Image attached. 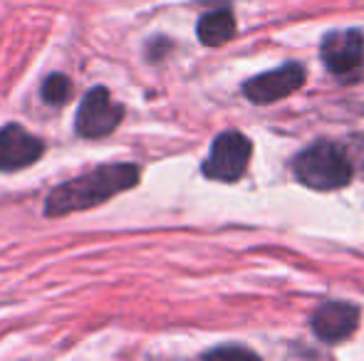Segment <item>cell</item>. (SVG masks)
I'll return each mask as SVG.
<instances>
[{
	"mask_svg": "<svg viewBox=\"0 0 364 361\" xmlns=\"http://www.w3.org/2000/svg\"><path fill=\"white\" fill-rule=\"evenodd\" d=\"M43 141L20 124H5L0 129V171L5 174L28 169L43 156Z\"/></svg>",
	"mask_w": 364,
	"mask_h": 361,
	"instance_id": "6",
	"label": "cell"
},
{
	"mask_svg": "<svg viewBox=\"0 0 364 361\" xmlns=\"http://www.w3.org/2000/svg\"><path fill=\"white\" fill-rule=\"evenodd\" d=\"M320 55L327 70L335 74H347L357 70L364 60V33L357 28L335 30L322 40Z\"/></svg>",
	"mask_w": 364,
	"mask_h": 361,
	"instance_id": "7",
	"label": "cell"
},
{
	"mask_svg": "<svg viewBox=\"0 0 364 361\" xmlns=\"http://www.w3.org/2000/svg\"><path fill=\"white\" fill-rule=\"evenodd\" d=\"M233 354H238V357H250V352H245V349H240V347H233V349H216V352H211L208 357H233Z\"/></svg>",
	"mask_w": 364,
	"mask_h": 361,
	"instance_id": "11",
	"label": "cell"
},
{
	"mask_svg": "<svg viewBox=\"0 0 364 361\" xmlns=\"http://www.w3.org/2000/svg\"><path fill=\"white\" fill-rule=\"evenodd\" d=\"M250 154H253V146L238 131H223L213 139L211 154L203 161V176L213 181L233 183L248 169Z\"/></svg>",
	"mask_w": 364,
	"mask_h": 361,
	"instance_id": "3",
	"label": "cell"
},
{
	"mask_svg": "<svg viewBox=\"0 0 364 361\" xmlns=\"http://www.w3.org/2000/svg\"><path fill=\"white\" fill-rule=\"evenodd\" d=\"M196 35L203 45H208V48H218V45L228 43V40L235 35L233 13L225 10V8H220V10H213V13L203 15V18L198 20Z\"/></svg>",
	"mask_w": 364,
	"mask_h": 361,
	"instance_id": "9",
	"label": "cell"
},
{
	"mask_svg": "<svg viewBox=\"0 0 364 361\" xmlns=\"http://www.w3.org/2000/svg\"><path fill=\"white\" fill-rule=\"evenodd\" d=\"M70 91H73V82L65 74H50L43 84V99L48 104H65L70 99Z\"/></svg>",
	"mask_w": 364,
	"mask_h": 361,
	"instance_id": "10",
	"label": "cell"
},
{
	"mask_svg": "<svg viewBox=\"0 0 364 361\" xmlns=\"http://www.w3.org/2000/svg\"><path fill=\"white\" fill-rule=\"evenodd\" d=\"M305 67L297 62H288L278 70H270L265 74L248 79L243 84V94L248 96L253 104H273V101L290 96L292 91H297L305 84Z\"/></svg>",
	"mask_w": 364,
	"mask_h": 361,
	"instance_id": "5",
	"label": "cell"
},
{
	"mask_svg": "<svg viewBox=\"0 0 364 361\" xmlns=\"http://www.w3.org/2000/svg\"><path fill=\"white\" fill-rule=\"evenodd\" d=\"M312 332L322 339V342H342L350 334H355L357 324H360V309L355 304L347 302H327L317 307L312 314Z\"/></svg>",
	"mask_w": 364,
	"mask_h": 361,
	"instance_id": "8",
	"label": "cell"
},
{
	"mask_svg": "<svg viewBox=\"0 0 364 361\" xmlns=\"http://www.w3.org/2000/svg\"><path fill=\"white\" fill-rule=\"evenodd\" d=\"M122 119H124V106L112 99L105 87H95L82 96L75 129L85 139H102L112 134L122 124Z\"/></svg>",
	"mask_w": 364,
	"mask_h": 361,
	"instance_id": "4",
	"label": "cell"
},
{
	"mask_svg": "<svg viewBox=\"0 0 364 361\" xmlns=\"http://www.w3.org/2000/svg\"><path fill=\"white\" fill-rule=\"evenodd\" d=\"M295 179L312 191H337L352 181V164L335 144H315L305 149L292 164Z\"/></svg>",
	"mask_w": 364,
	"mask_h": 361,
	"instance_id": "2",
	"label": "cell"
},
{
	"mask_svg": "<svg viewBox=\"0 0 364 361\" xmlns=\"http://www.w3.org/2000/svg\"><path fill=\"white\" fill-rule=\"evenodd\" d=\"M139 183V166L134 164H107L95 171L65 181L50 196L45 198V216L58 218L68 213L87 211V208L102 206L105 201L124 193Z\"/></svg>",
	"mask_w": 364,
	"mask_h": 361,
	"instance_id": "1",
	"label": "cell"
}]
</instances>
